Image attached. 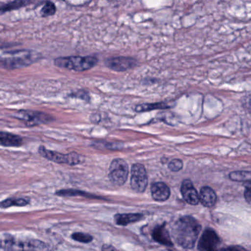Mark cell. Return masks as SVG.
I'll return each instance as SVG.
<instances>
[{"mask_svg":"<svg viewBox=\"0 0 251 251\" xmlns=\"http://www.w3.org/2000/svg\"><path fill=\"white\" fill-rule=\"evenodd\" d=\"M201 230L200 223L190 216L179 219L173 227L175 240L180 246L187 249L195 247Z\"/></svg>","mask_w":251,"mask_h":251,"instance_id":"cell-1","label":"cell"},{"mask_svg":"<svg viewBox=\"0 0 251 251\" xmlns=\"http://www.w3.org/2000/svg\"><path fill=\"white\" fill-rule=\"evenodd\" d=\"M98 59L95 57H66L55 60V65L77 72L86 71L96 65Z\"/></svg>","mask_w":251,"mask_h":251,"instance_id":"cell-2","label":"cell"},{"mask_svg":"<svg viewBox=\"0 0 251 251\" xmlns=\"http://www.w3.org/2000/svg\"><path fill=\"white\" fill-rule=\"evenodd\" d=\"M39 152L42 156L50 161L58 164H66L70 166H75L84 162L85 158L83 155L75 152L68 154L60 153L55 151H50L44 146H40Z\"/></svg>","mask_w":251,"mask_h":251,"instance_id":"cell-3","label":"cell"},{"mask_svg":"<svg viewBox=\"0 0 251 251\" xmlns=\"http://www.w3.org/2000/svg\"><path fill=\"white\" fill-rule=\"evenodd\" d=\"M129 175V167L126 161L122 158H116L113 160L110 165V181L115 186H123L127 180Z\"/></svg>","mask_w":251,"mask_h":251,"instance_id":"cell-4","label":"cell"},{"mask_svg":"<svg viewBox=\"0 0 251 251\" xmlns=\"http://www.w3.org/2000/svg\"><path fill=\"white\" fill-rule=\"evenodd\" d=\"M130 186L135 192L142 193L148 186V177L145 167L141 164H135L130 170Z\"/></svg>","mask_w":251,"mask_h":251,"instance_id":"cell-5","label":"cell"},{"mask_svg":"<svg viewBox=\"0 0 251 251\" xmlns=\"http://www.w3.org/2000/svg\"><path fill=\"white\" fill-rule=\"evenodd\" d=\"M14 117L19 120H23L26 126L28 127L50 123L53 120V118L48 114L38 112V111H26V110L16 113L14 114Z\"/></svg>","mask_w":251,"mask_h":251,"instance_id":"cell-6","label":"cell"},{"mask_svg":"<svg viewBox=\"0 0 251 251\" xmlns=\"http://www.w3.org/2000/svg\"><path fill=\"white\" fill-rule=\"evenodd\" d=\"M220 238L215 231L207 229L201 236L198 243V249L201 251H214L220 244Z\"/></svg>","mask_w":251,"mask_h":251,"instance_id":"cell-7","label":"cell"},{"mask_svg":"<svg viewBox=\"0 0 251 251\" xmlns=\"http://www.w3.org/2000/svg\"><path fill=\"white\" fill-rule=\"evenodd\" d=\"M181 193L185 201L191 205H198L200 202L199 195L190 180H185L183 182Z\"/></svg>","mask_w":251,"mask_h":251,"instance_id":"cell-8","label":"cell"},{"mask_svg":"<svg viewBox=\"0 0 251 251\" xmlns=\"http://www.w3.org/2000/svg\"><path fill=\"white\" fill-rule=\"evenodd\" d=\"M151 195L155 201L160 202L167 201L170 196V188L163 182H157L151 186Z\"/></svg>","mask_w":251,"mask_h":251,"instance_id":"cell-9","label":"cell"},{"mask_svg":"<svg viewBox=\"0 0 251 251\" xmlns=\"http://www.w3.org/2000/svg\"><path fill=\"white\" fill-rule=\"evenodd\" d=\"M134 59L129 58H115L110 59L107 64L111 70L115 71H126L135 65Z\"/></svg>","mask_w":251,"mask_h":251,"instance_id":"cell-10","label":"cell"},{"mask_svg":"<svg viewBox=\"0 0 251 251\" xmlns=\"http://www.w3.org/2000/svg\"><path fill=\"white\" fill-rule=\"evenodd\" d=\"M152 237H153L154 240L161 245H166V246H173V245L168 230H167L164 225L158 226L154 229L153 232H152Z\"/></svg>","mask_w":251,"mask_h":251,"instance_id":"cell-11","label":"cell"},{"mask_svg":"<svg viewBox=\"0 0 251 251\" xmlns=\"http://www.w3.org/2000/svg\"><path fill=\"white\" fill-rule=\"evenodd\" d=\"M200 201L204 206L210 207L214 206L217 201V195L215 192L211 188L208 186H204L201 189V194H200Z\"/></svg>","mask_w":251,"mask_h":251,"instance_id":"cell-12","label":"cell"},{"mask_svg":"<svg viewBox=\"0 0 251 251\" xmlns=\"http://www.w3.org/2000/svg\"><path fill=\"white\" fill-rule=\"evenodd\" d=\"M23 138L12 133L1 132L0 144L4 147H19L23 145Z\"/></svg>","mask_w":251,"mask_h":251,"instance_id":"cell-13","label":"cell"},{"mask_svg":"<svg viewBox=\"0 0 251 251\" xmlns=\"http://www.w3.org/2000/svg\"><path fill=\"white\" fill-rule=\"evenodd\" d=\"M143 218L142 214H118L114 217L116 224L126 226L130 223H136Z\"/></svg>","mask_w":251,"mask_h":251,"instance_id":"cell-14","label":"cell"},{"mask_svg":"<svg viewBox=\"0 0 251 251\" xmlns=\"http://www.w3.org/2000/svg\"><path fill=\"white\" fill-rule=\"evenodd\" d=\"M30 201L25 198H10L5 200L0 203L2 208H9L11 206H25L28 205Z\"/></svg>","mask_w":251,"mask_h":251,"instance_id":"cell-15","label":"cell"},{"mask_svg":"<svg viewBox=\"0 0 251 251\" xmlns=\"http://www.w3.org/2000/svg\"><path fill=\"white\" fill-rule=\"evenodd\" d=\"M169 108V105L164 102H159V103L151 104H142V105H137L135 108V111L137 112H145V111H152L155 109H164V108Z\"/></svg>","mask_w":251,"mask_h":251,"instance_id":"cell-16","label":"cell"},{"mask_svg":"<svg viewBox=\"0 0 251 251\" xmlns=\"http://www.w3.org/2000/svg\"><path fill=\"white\" fill-rule=\"evenodd\" d=\"M230 178L234 181L251 182V172H233L230 174Z\"/></svg>","mask_w":251,"mask_h":251,"instance_id":"cell-17","label":"cell"},{"mask_svg":"<svg viewBox=\"0 0 251 251\" xmlns=\"http://www.w3.org/2000/svg\"><path fill=\"white\" fill-rule=\"evenodd\" d=\"M57 195L62 197L89 196L85 192L76 189H63L56 192Z\"/></svg>","mask_w":251,"mask_h":251,"instance_id":"cell-18","label":"cell"},{"mask_svg":"<svg viewBox=\"0 0 251 251\" xmlns=\"http://www.w3.org/2000/svg\"><path fill=\"white\" fill-rule=\"evenodd\" d=\"M72 239H74L77 242H82V243H89L93 240V237L90 234L85 233H74L72 235Z\"/></svg>","mask_w":251,"mask_h":251,"instance_id":"cell-19","label":"cell"},{"mask_svg":"<svg viewBox=\"0 0 251 251\" xmlns=\"http://www.w3.org/2000/svg\"><path fill=\"white\" fill-rule=\"evenodd\" d=\"M56 11L55 5L52 2H48L45 4L42 10V15L43 17H50V16L53 15Z\"/></svg>","mask_w":251,"mask_h":251,"instance_id":"cell-20","label":"cell"},{"mask_svg":"<svg viewBox=\"0 0 251 251\" xmlns=\"http://www.w3.org/2000/svg\"><path fill=\"white\" fill-rule=\"evenodd\" d=\"M183 162L180 159L172 160L169 164V169L173 172H178L183 168Z\"/></svg>","mask_w":251,"mask_h":251,"instance_id":"cell-21","label":"cell"},{"mask_svg":"<svg viewBox=\"0 0 251 251\" xmlns=\"http://www.w3.org/2000/svg\"><path fill=\"white\" fill-rule=\"evenodd\" d=\"M248 183H249V185L246 186L244 195H245L247 202L251 205V182H248Z\"/></svg>","mask_w":251,"mask_h":251,"instance_id":"cell-22","label":"cell"},{"mask_svg":"<svg viewBox=\"0 0 251 251\" xmlns=\"http://www.w3.org/2000/svg\"><path fill=\"white\" fill-rule=\"evenodd\" d=\"M103 251H108V250H115V248H114V247L110 246V245H104L103 247H102V248Z\"/></svg>","mask_w":251,"mask_h":251,"instance_id":"cell-23","label":"cell"}]
</instances>
